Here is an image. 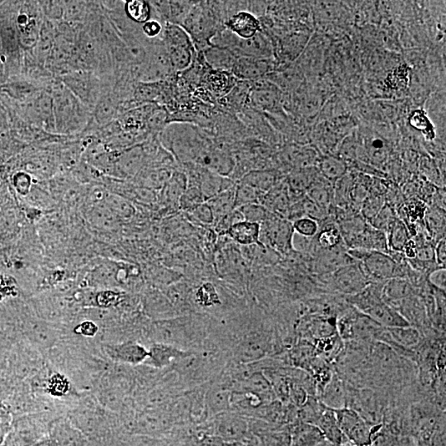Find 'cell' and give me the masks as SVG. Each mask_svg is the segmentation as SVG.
Instances as JSON below:
<instances>
[{"label": "cell", "instance_id": "obj_1", "mask_svg": "<svg viewBox=\"0 0 446 446\" xmlns=\"http://www.w3.org/2000/svg\"><path fill=\"white\" fill-rule=\"evenodd\" d=\"M49 89L53 101L55 133L67 136L87 129L92 120L91 110L76 98L62 80L53 81Z\"/></svg>", "mask_w": 446, "mask_h": 446}, {"label": "cell", "instance_id": "obj_2", "mask_svg": "<svg viewBox=\"0 0 446 446\" xmlns=\"http://www.w3.org/2000/svg\"><path fill=\"white\" fill-rule=\"evenodd\" d=\"M161 40L174 72L189 70L194 62L197 50L185 30L179 25L165 23Z\"/></svg>", "mask_w": 446, "mask_h": 446}, {"label": "cell", "instance_id": "obj_3", "mask_svg": "<svg viewBox=\"0 0 446 446\" xmlns=\"http://www.w3.org/2000/svg\"><path fill=\"white\" fill-rule=\"evenodd\" d=\"M212 45L230 50L237 57L273 59V47L271 40L263 32L249 39H242L226 28L211 40Z\"/></svg>", "mask_w": 446, "mask_h": 446}, {"label": "cell", "instance_id": "obj_4", "mask_svg": "<svg viewBox=\"0 0 446 446\" xmlns=\"http://www.w3.org/2000/svg\"><path fill=\"white\" fill-rule=\"evenodd\" d=\"M347 253L354 261L361 263L371 283H384L390 278H401L399 263L386 253L362 249H347Z\"/></svg>", "mask_w": 446, "mask_h": 446}, {"label": "cell", "instance_id": "obj_5", "mask_svg": "<svg viewBox=\"0 0 446 446\" xmlns=\"http://www.w3.org/2000/svg\"><path fill=\"white\" fill-rule=\"evenodd\" d=\"M60 80L91 111L94 110L104 91L109 88L104 85L99 76L89 70H75L64 75Z\"/></svg>", "mask_w": 446, "mask_h": 446}, {"label": "cell", "instance_id": "obj_6", "mask_svg": "<svg viewBox=\"0 0 446 446\" xmlns=\"http://www.w3.org/2000/svg\"><path fill=\"white\" fill-rule=\"evenodd\" d=\"M293 223L285 217L271 214L261 224V244L286 255L293 250V240L295 236Z\"/></svg>", "mask_w": 446, "mask_h": 446}, {"label": "cell", "instance_id": "obj_7", "mask_svg": "<svg viewBox=\"0 0 446 446\" xmlns=\"http://www.w3.org/2000/svg\"><path fill=\"white\" fill-rule=\"evenodd\" d=\"M43 22L44 14L39 2H23L19 5L15 15V24L22 48H34Z\"/></svg>", "mask_w": 446, "mask_h": 446}, {"label": "cell", "instance_id": "obj_8", "mask_svg": "<svg viewBox=\"0 0 446 446\" xmlns=\"http://www.w3.org/2000/svg\"><path fill=\"white\" fill-rule=\"evenodd\" d=\"M327 276H330L328 285L332 290L344 297L357 295L371 283L359 262L339 268Z\"/></svg>", "mask_w": 446, "mask_h": 446}, {"label": "cell", "instance_id": "obj_9", "mask_svg": "<svg viewBox=\"0 0 446 446\" xmlns=\"http://www.w3.org/2000/svg\"><path fill=\"white\" fill-rule=\"evenodd\" d=\"M333 410L339 427L349 442L357 446L371 445L373 428L361 415L348 408Z\"/></svg>", "mask_w": 446, "mask_h": 446}, {"label": "cell", "instance_id": "obj_10", "mask_svg": "<svg viewBox=\"0 0 446 446\" xmlns=\"http://www.w3.org/2000/svg\"><path fill=\"white\" fill-rule=\"evenodd\" d=\"M251 92L248 103L253 107L271 114L281 110V89L270 80L262 78L251 81Z\"/></svg>", "mask_w": 446, "mask_h": 446}, {"label": "cell", "instance_id": "obj_11", "mask_svg": "<svg viewBox=\"0 0 446 446\" xmlns=\"http://www.w3.org/2000/svg\"><path fill=\"white\" fill-rule=\"evenodd\" d=\"M101 349L110 361L116 364L136 366V364L144 363L149 357L148 349L139 343L131 341L104 343Z\"/></svg>", "mask_w": 446, "mask_h": 446}, {"label": "cell", "instance_id": "obj_12", "mask_svg": "<svg viewBox=\"0 0 446 446\" xmlns=\"http://www.w3.org/2000/svg\"><path fill=\"white\" fill-rule=\"evenodd\" d=\"M27 104L26 113L32 124L38 128L55 133L53 101L49 90L42 93Z\"/></svg>", "mask_w": 446, "mask_h": 446}, {"label": "cell", "instance_id": "obj_13", "mask_svg": "<svg viewBox=\"0 0 446 446\" xmlns=\"http://www.w3.org/2000/svg\"><path fill=\"white\" fill-rule=\"evenodd\" d=\"M49 437L55 446H91L88 438L70 422L67 415L50 423Z\"/></svg>", "mask_w": 446, "mask_h": 446}, {"label": "cell", "instance_id": "obj_14", "mask_svg": "<svg viewBox=\"0 0 446 446\" xmlns=\"http://www.w3.org/2000/svg\"><path fill=\"white\" fill-rule=\"evenodd\" d=\"M273 69V59L238 57L231 73L238 80L255 81L265 78Z\"/></svg>", "mask_w": 446, "mask_h": 446}, {"label": "cell", "instance_id": "obj_15", "mask_svg": "<svg viewBox=\"0 0 446 446\" xmlns=\"http://www.w3.org/2000/svg\"><path fill=\"white\" fill-rule=\"evenodd\" d=\"M146 161L143 146H133L116 156L114 170L121 176L136 177L145 168Z\"/></svg>", "mask_w": 446, "mask_h": 446}, {"label": "cell", "instance_id": "obj_16", "mask_svg": "<svg viewBox=\"0 0 446 446\" xmlns=\"http://www.w3.org/2000/svg\"><path fill=\"white\" fill-rule=\"evenodd\" d=\"M260 204L273 214L285 217L288 215L292 200L285 178L261 197Z\"/></svg>", "mask_w": 446, "mask_h": 446}, {"label": "cell", "instance_id": "obj_17", "mask_svg": "<svg viewBox=\"0 0 446 446\" xmlns=\"http://www.w3.org/2000/svg\"><path fill=\"white\" fill-rule=\"evenodd\" d=\"M317 398L324 406L332 410L347 408V384L336 371H334L331 379Z\"/></svg>", "mask_w": 446, "mask_h": 446}, {"label": "cell", "instance_id": "obj_18", "mask_svg": "<svg viewBox=\"0 0 446 446\" xmlns=\"http://www.w3.org/2000/svg\"><path fill=\"white\" fill-rule=\"evenodd\" d=\"M224 27L242 39L251 38L262 32L260 20L247 10L232 15L225 22Z\"/></svg>", "mask_w": 446, "mask_h": 446}, {"label": "cell", "instance_id": "obj_19", "mask_svg": "<svg viewBox=\"0 0 446 446\" xmlns=\"http://www.w3.org/2000/svg\"><path fill=\"white\" fill-rule=\"evenodd\" d=\"M347 247L348 249H362L386 254L390 253L387 235L381 231L375 229L369 223L366 229L349 242Z\"/></svg>", "mask_w": 446, "mask_h": 446}, {"label": "cell", "instance_id": "obj_20", "mask_svg": "<svg viewBox=\"0 0 446 446\" xmlns=\"http://www.w3.org/2000/svg\"><path fill=\"white\" fill-rule=\"evenodd\" d=\"M418 290L406 278H393L384 283L382 298L393 308L398 303L417 293Z\"/></svg>", "mask_w": 446, "mask_h": 446}, {"label": "cell", "instance_id": "obj_21", "mask_svg": "<svg viewBox=\"0 0 446 446\" xmlns=\"http://www.w3.org/2000/svg\"><path fill=\"white\" fill-rule=\"evenodd\" d=\"M367 316L386 328L409 327L407 322L396 309L389 306L386 303L379 302L364 312Z\"/></svg>", "mask_w": 446, "mask_h": 446}, {"label": "cell", "instance_id": "obj_22", "mask_svg": "<svg viewBox=\"0 0 446 446\" xmlns=\"http://www.w3.org/2000/svg\"><path fill=\"white\" fill-rule=\"evenodd\" d=\"M283 180L281 172L276 169H258L247 172L240 182L266 194Z\"/></svg>", "mask_w": 446, "mask_h": 446}, {"label": "cell", "instance_id": "obj_23", "mask_svg": "<svg viewBox=\"0 0 446 446\" xmlns=\"http://www.w3.org/2000/svg\"><path fill=\"white\" fill-rule=\"evenodd\" d=\"M315 425L321 430L324 438L327 442L337 446L349 443L339 427L336 414L333 410L326 407L318 418Z\"/></svg>", "mask_w": 446, "mask_h": 446}, {"label": "cell", "instance_id": "obj_24", "mask_svg": "<svg viewBox=\"0 0 446 446\" xmlns=\"http://www.w3.org/2000/svg\"><path fill=\"white\" fill-rule=\"evenodd\" d=\"M236 184L229 177L222 176L204 168L202 172L199 187L206 202L211 197L231 189Z\"/></svg>", "mask_w": 446, "mask_h": 446}, {"label": "cell", "instance_id": "obj_25", "mask_svg": "<svg viewBox=\"0 0 446 446\" xmlns=\"http://www.w3.org/2000/svg\"><path fill=\"white\" fill-rule=\"evenodd\" d=\"M317 168L324 179L332 185L348 174V163L337 156L324 155L320 156Z\"/></svg>", "mask_w": 446, "mask_h": 446}, {"label": "cell", "instance_id": "obj_26", "mask_svg": "<svg viewBox=\"0 0 446 446\" xmlns=\"http://www.w3.org/2000/svg\"><path fill=\"white\" fill-rule=\"evenodd\" d=\"M238 80L231 72L210 69L205 75V84L212 94L223 97L235 87Z\"/></svg>", "mask_w": 446, "mask_h": 446}, {"label": "cell", "instance_id": "obj_27", "mask_svg": "<svg viewBox=\"0 0 446 446\" xmlns=\"http://www.w3.org/2000/svg\"><path fill=\"white\" fill-rule=\"evenodd\" d=\"M200 53L210 69L224 70L228 72H232L233 65L238 58L230 50L217 47L214 45H210Z\"/></svg>", "mask_w": 446, "mask_h": 446}, {"label": "cell", "instance_id": "obj_28", "mask_svg": "<svg viewBox=\"0 0 446 446\" xmlns=\"http://www.w3.org/2000/svg\"><path fill=\"white\" fill-rule=\"evenodd\" d=\"M227 234L238 244L249 246L261 245L260 242L261 225L258 223L242 221L232 226Z\"/></svg>", "mask_w": 446, "mask_h": 446}, {"label": "cell", "instance_id": "obj_29", "mask_svg": "<svg viewBox=\"0 0 446 446\" xmlns=\"http://www.w3.org/2000/svg\"><path fill=\"white\" fill-rule=\"evenodd\" d=\"M320 156L317 150L310 146H292L285 153V158L293 169L317 167Z\"/></svg>", "mask_w": 446, "mask_h": 446}, {"label": "cell", "instance_id": "obj_30", "mask_svg": "<svg viewBox=\"0 0 446 446\" xmlns=\"http://www.w3.org/2000/svg\"><path fill=\"white\" fill-rule=\"evenodd\" d=\"M148 352L149 357L145 362L156 368L165 367L169 366L173 359L187 357L185 352L164 343L154 344Z\"/></svg>", "mask_w": 446, "mask_h": 446}, {"label": "cell", "instance_id": "obj_31", "mask_svg": "<svg viewBox=\"0 0 446 446\" xmlns=\"http://www.w3.org/2000/svg\"><path fill=\"white\" fill-rule=\"evenodd\" d=\"M306 195L322 209L329 212L334 206V187L320 175L307 192Z\"/></svg>", "mask_w": 446, "mask_h": 446}, {"label": "cell", "instance_id": "obj_32", "mask_svg": "<svg viewBox=\"0 0 446 446\" xmlns=\"http://www.w3.org/2000/svg\"><path fill=\"white\" fill-rule=\"evenodd\" d=\"M268 351V344L260 337L251 338L242 342L237 349L236 357L241 362L249 363L259 361L266 357Z\"/></svg>", "mask_w": 446, "mask_h": 446}, {"label": "cell", "instance_id": "obj_33", "mask_svg": "<svg viewBox=\"0 0 446 446\" xmlns=\"http://www.w3.org/2000/svg\"><path fill=\"white\" fill-rule=\"evenodd\" d=\"M235 187L236 185L206 201L214 214V224L235 210Z\"/></svg>", "mask_w": 446, "mask_h": 446}, {"label": "cell", "instance_id": "obj_34", "mask_svg": "<svg viewBox=\"0 0 446 446\" xmlns=\"http://www.w3.org/2000/svg\"><path fill=\"white\" fill-rule=\"evenodd\" d=\"M324 440L325 438L315 425L303 423L293 432L291 446H317Z\"/></svg>", "mask_w": 446, "mask_h": 446}, {"label": "cell", "instance_id": "obj_35", "mask_svg": "<svg viewBox=\"0 0 446 446\" xmlns=\"http://www.w3.org/2000/svg\"><path fill=\"white\" fill-rule=\"evenodd\" d=\"M45 391L55 398L69 397L72 393V383L60 372L48 374L44 384Z\"/></svg>", "mask_w": 446, "mask_h": 446}, {"label": "cell", "instance_id": "obj_36", "mask_svg": "<svg viewBox=\"0 0 446 446\" xmlns=\"http://www.w3.org/2000/svg\"><path fill=\"white\" fill-rule=\"evenodd\" d=\"M390 251L403 252L405 246L410 241L408 227L402 219L398 217L387 233Z\"/></svg>", "mask_w": 446, "mask_h": 446}, {"label": "cell", "instance_id": "obj_37", "mask_svg": "<svg viewBox=\"0 0 446 446\" xmlns=\"http://www.w3.org/2000/svg\"><path fill=\"white\" fill-rule=\"evenodd\" d=\"M124 3V13L131 22L143 25L152 18V9L148 1L131 0Z\"/></svg>", "mask_w": 446, "mask_h": 446}, {"label": "cell", "instance_id": "obj_38", "mask_svg": "<svg viewBox=\"0 0 446 446\" xmlns=\"http://www.w3.org/2000/svg\"><path fill=\"white\" fill-rule=\"evenodd\" d=\"M251 87V81L238 80L235 87L223 99L226 100L228 105H230V107L240 109L248 103Z\"/></svg>", "mask_w": 446, "mask_h": 446}, {"label": "cell", "instance_id": "obj_39", "mask_svg": "<svg viewBox=\"0 0 446 446\" xmlns=\"http://www.w3.org/2000/svg\"><path fill=\"white\" fill-rule=\"evenodd\" d=\"M263 192L254 187L238 182L235 187V210L251 204H260Z\"/></svg>", "mask_w": 446, "mask_h": 446}, {"label": "cell", "instance_id": "obj_40", "mask_svg": "<svg viewBox=\"0 0 446 446\" xmlns=\"http://www.w3.org/2000/svg\"><path fill=\"white\" fill-rule=\"evenodd\" d=\"M398 217L396 212L386 202L383 209L378 212V214L374 216L368 223L375 229L381 231L387 235L390 227H392Z\"/></svg>", "mask_w": 446, "mask_h": 446}, {"label": "cell", "instance_id": "obj_41", "mask_svg": "<svg viewBox=\"0 0 446 446\" xmlns=\"http://www.w3.org/2000/svg\"><path fill=\"white\" fill-rule=\"evenodd\" d=\"M385 204L386 202H385L383 195H379L377 192H371V191H369L366 200L362 202L359 212L364 219L369 222L378 214Z\"/></svg>", "mask_w": 446, "mask_h": 446}, {"label": "cell", "instance_id": "obj_42", "mask_svg": "<svg viewBox=\"0 0 446 446\" xmlns=\"http://www.w3.org/2000/svg\"><path fill=\"white\" fill-rule=\"evenodd\" d=\"M64 18L67 21L80 22L87 16L89 8L88 2H63Z\"/></svg>", "mask_w": 446, "mask_h": 446}, {"label": "cell", "instance_id": "obj_43", "mask_svg": "<svg viewBox=\"0 0 446 446\" xmlns=\"http://www.w3.org/2000/svg\"><path fill=\"white\" fill-rule=\"evenodd\" d=\"M239 211L241 212L244 221L258 223L261 224L265 222L271 212L266 209L261 204H251L240 207Z\"/></svg>", "mask_w": 446, "mask_h": 446}, {"label": "cell", "instance_id": "obj_44", "mask_svg": "<svg viewBox=\"0 0 446 446\" xmlns=\"http://www.w3.org/2000/svg\"><path fill=\"white\" fill-rule=\"evenodd\" d=\"M108 209L116 216L129 217L134 212V207L124 197L119 195H108L106 197Z\"/></svg>", "mask_w": 446, "mask_h": 446}, {"label": "cell", "instance_id": "obj_45", "mask_svg": "<svg viewBox=\"0 0 446 446\" xmlns=\"http://www.w3.org/2000/svg\"><path fill=\"white\" fill-rule=\"evenodd\" d=\"M205 202V197L202 196L200 187L191 186L187 187L184 194L180 197L179 206L181 210L186 212Z\"/></svg>", "mask_w": 446, "mask_h": 446}, {"label": "cell", "instance_id": "obj_46", "mask_svg": "<svg viewBox=\"0 0 446 446\" xmlns=\"http://www.w3.org/2000/svg\"><path fill=\"white\" fill-rule=\"evenodd\" d=\"M293 227L296 234L303 237L312 238L317 235L320 225L317 221L304 217L293 222Z\"/></svg>", "mask_w": 446, "mask_h": 446}, {"label": "cell", "instance_id": "obj_47", "mask_svg": "<svg viewBox=\"0 0 446 446\" xmlns=\"http://www.w3.org/2000/svg\"><path fill=\"white\" fill-rule=\"evenodd\" d=\"M186 214L192 222H200L202 224H212L214 222V214L206 202L186 211Z\"/></svg>", "mask_w": 446, "mask_h": 446}, {"label": "cell", "instance_id": "obj_48", "mask_svg": "<svg viewBox=\"0 0 446 446\" xmlns=\"http://www.w3.org/2000/svg\"><path fill=\"white\" fill-rule=\"evenodd\" d=\"M197 301L204 306H212L219 303V296L212 283H205L199 288L196 293Z\"/></svg>", "mask_w": 446, "mask_h": 446}, {"label": "cell", "instance_id": "obj_49", "mask_svg": "<svg viewBox=\"0 0 446 446\" xmlns=\"http://www.w3.org/2000/svg\"><path fill=\"white\" fill-rule=\"evenodd\" d=\"M165 23L156 18H151L149 21L141 26V31L143 36L148 40L157 39L163 34Z\"/></svg>", "mask_w": 446, "mask_h": 446}, {"label": "cell", "instance_id": "obj_50", "mask_svg": "<svg viewBox=\"0 0 446 446\" xmlns=\"http://www.w3.org/2000/svg\"><path fill=\"white\" fill-rule=\"evenodd\" d=\"M100 329L97 323L92 320L81 322L73 328V333L76 337L83 338H95L98 336Z\"/></svg>", "mask_w": 446, "mask_h": 446}, {"label": "cell", "instance_id": "obj_51", "mask_svg": "<svg viewBox=\"0 0 446 446\" xmlns=\"http://www.w3.org/2000/svg\"><path fill=\"white\" fill-rule=\"evenodd\" d=\"M209 403L212 410H225L229 404V394L225 390L215 389L210 393Z\"/></svg>", "mask_w": 446, "mask_h": 446}, {"label": "cell", "instance_id": "obj_52", "mask_svg": "<svg viewBox=\"0 0 446 446\" xmlns=\"http://www.w3.org/2000/svg\"><path fill=\"white\" fill-rule=\"evenodd\" d=\"M40 3H42L40 5L44 16H47L50 20H59L64 18L63 2L45 1Z\"/></svg>", "mask_w": 446, "mask_h": 446}, {"label": "cell", "instance_id": "obj_53", "mask_svg": "<svg viewBox=\"0 0 446 446\" xmlns=\"http://www.w3.org/2000/svg\"><path fill=\"white\" fill-rule=\"evenodd\" d=\"M15 189L21 195H28L32 187V177L26 172H18L13 179Z\"/></svg>", "mask_w": 446, "mask_h": 446}, {"label": "cell", "instance_id": "obj_54", "mask_svg": "<svg viewBox=\"0 0 446 446\" xmlns=\"http://www.w3.org/2000/svg\"><path fill=\"white\" fill-rule=\"evenodd\" d=\"M121 296L119 293L114 291H102L99 292L95 296L96 306L101 308H109L116 305L120 301Z\"/></svg>", "mask_w": 446, "mask_h": 446}, {"label": "cell", "instance_id": "obj_55", "mask_svg": "<svg viewBox=\"0 0 446 446\" xmlns=\"http://www.w3.org/2000/svg\"><path fill=\"white\" fill-rule=\"evenodd\" d=\"M93 214V221L95 224L103 227L105 226L111 227L114 224V214L109 210H106L104 209H97Z\"/></svg>", "mask_w": 446, "mask_h": 446}, {"label": "cell", "instance_id": "obj_56", "mask_svg": "<svg viewBox=\"0 0 446 446\" xmlns=\"http://www.w3.org/2000/svg\"><path fill=\"white\" fill-rule=\"evenodd\" d=\"M445 268H437L430 273L428 281L435 288L445 291Z\"/></svg>", "mask_w": 446, "mask_h": 446}, {"label": "cell", "instance_id": "obj_57", "mask_svg": "<svg viewBox=\"0 0 446 446\" xmlns=\"http://www.w3.org/2000/svg\"><path fill=\"white\" fill-rule=\"evenodd\" d=\"M435 263L440 268H445L446 266V241L445 237L438 241L435 246Z\"/></svg>", "mask_w": 446, "mask_h": 446}, {"label": "cell", "instance_id": "obj_58", "mask_svg": "<svg viewBox=\"0 0 446 446\" xmlns=\"http://www.w3.org/2000/svg\"><path fill=\"white\" fill-rule=\"evenodd\" d=\"M250 386L259 392H266L271 388V385L266 379L261 374L253 375L250 379Z\"/></svg>", "mask_w": 446, "mask_h": 446}, {"label": "cell", "instance_id": "obj_59", "mask_svg": "<svg viewBox=\"0 0 446 446\" xmlns=\"http://www.w3.org/2000/svg\"><path fill=\"white\" fill-rule=\"evenodd\" d=\"M10 429L9 418L5 415L0 414V445H1L6 437Z\"/></svg>", "mask_w": 446, "mask_h": 446}, {"label": "cell", "instance_id": "obj_60", "mask_svg": "<svg viewBox=\"0 0 446 446\" xmlns=\"http://www.w3.org/2000/svg\"><path fill=\"white\" fill-rule=\"evenodd\" d=\"M389 446H417V444L410 435H403L393 438Z\"/></svg>", "mask_w": 446, "mask_h": 446}, {"label": "cell", "instance_id": "obj_61", "mask_svg": "<svg viewBox=\"0 0 446 446\" xmlns=\"http://www.w3.org/2000/svg\"><path fill=\"white\" fill-rule=\"evenodd\" d=\"M33 446H55L53 443V440L50 439V437H45L43 440H39L38 442L33 445Z\"/></svg>", "mask_w": 446, "mask_h": 446}, {"label": "cell", "instance_id": "obj_62", "mask_svg": "<svg viewBox=\"0 0 446 446\" xmlns=\"http://www.w3.org/2000/svg\"><path fill=\"white\" fill-rule=\"evenodd\" d=\"M317 446H337L334 445L329 442H327V440H324V442H322L321 444H319Z\"/></svg>", "mask_w": 446, "mask_h": 446}, {"label": "cell", "instance_id": "obj_63", "mask_svg": "<svg viewBox=\"0 0 446 446\" xmlns=\"http://www.w3.org/2000/svg\"><path fill=\"white\" fill-rule=\"evenodd\" d=\"M2 3H3V2L0 1V5H1V4H2Z\"/></svg>", "mask_w": 446, "mask_h": 446}]
</instances>
